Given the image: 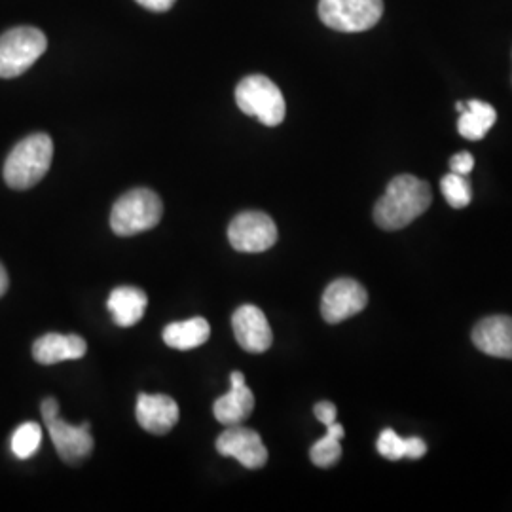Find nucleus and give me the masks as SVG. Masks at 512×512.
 <instances>
[{
  "instance_id": "f03ea898",
  "label": "nucleus",
  "mask_w": 512,
  "mask_h": 512,
  "mask_svg": "<svg viewBox=\"0 0 512 512\" xmlns=\"http://www.w3.org/2000/svg\"><path fill=\"white\" fill-rule=\"evenodd\" d=\"M54 160V143L46 133H33L19 141L4 164V181L14 190L37 186Z\"/></svg>"
},
{
  "instance_id": "2eb2a0df",
  "label": "nucleus",
  "mask_w": 512,
  "mask_h": 512,
  "mask_svg": "<svg viewBox=\"0 0 512 512\" xmlns=\"http://www.w3.org/2000/svg\"><path fill=\"white\" fill-rule=\"evenodd\" d=\"M86 351H88V344L78 334L50 332L40 336L33 344V357L38 365L44 366L82 359Z\"/></svg>"
},
{
  "instance_id": "6e6552de",
  "label": "nucleus",
  "mask_w": 512,
  "mask_h": 512,
  "mask_svg": "<svg viewBox=\"0 0 512 512\" xmlns=\"http://www.w3.org/2000/svg\"><path fill=\"white\" fill-rule=\"evenodd\" d=\"M368 304L365 287L349 277L332 281L323 293L321 315L330 325H338L349 317L361 313Z\"/></svg>"
},
{
  "instance_id": "cd10ccee",
  "label": "nucleus",
  "mask_w": 512,
  "mask_h": 512,
  "mask_svg": "<svg viewBox=\"0 0 512 512\" xmlns=\"http://www.w3.org/2000/svg\"><path fill=\"white\" fill-rule=\"evenodd\" d=\"M456 109H458L459 112H463V110H465V103H458V105H456Z\"/></svg>"
},
{
  "instance_id": "a878e982",
  "label": "nucleus",
  "mask_w": 512,
  "mask_h": 512,
  "mask_svg": "<svg viewBox=\"0 0 512 512\" xmlns=\"http://www.w3.org/2000/svg\"><path fill=\"white\" fill-rule=\"evenodd\" d=\"M40 412H42V420H52L55 416H59V403L55 401L54 397H48L40 406Z\"/></svg>"
},
{
  "instance_id": "f257e3e1",
  "label": "nucleus",
  "mask_w": 512,
  "mask_h": 512,
  "mask_svg": "<svg viewBox=\"0 0 512 512\" xmlns=\"http://www.w3.org/2000/svg\"><path fill=\"white\" fill-rule=\"evenodd\" d=\"M433 202L431 186L414 175H399L387 184L374 207V222L387 232L401 230L421 217Z\"/></svg>"
},
{
  "instance_id": "6ab92c4d",
  "label": "nucleus",
  "mask_w": 512,
  "mask_h": 512,
  "mask_svg": "<svg viewBox=\"0 0 512 512\" xmlns=\"http://www.w3.org/2000/svg\"><path fill=\"white\" fill-rule=\"evenodd\" d=\"M380 456L391 461H399V459L410 458L420 459L427 452V444L418 437H410V439H401L393 429H385L376 444Z\"/></svg>"
},
{
  "instance_id": "bb28decb",
  "label": "nucleus",
  "mask_w": 512,
  "mask_h": 512,
  "mask_svg": "<svg viewBox=\"0 0 512 512\" xmlns=\"http://www.w3.org/2000/svg\"><path fill=\"white\" fill-rule=\"evenodd\" d=\"M8 287H10V279H8V272L4 270V266L0 264V298L6 294L8 291Z\"/></svg>"
},
{
  "instance_id": "aec40b11",
  "label": "nucleus",
  "mask_w": 512,
  "mask_h": 512,
  "mask_svg": "<svg viewBox=\"0 0 512 512\" xmlns=\"http://www.w3.org/2000/svg\"><path fill=\"white\" fill-rule=\"evenodd\" d=\"M346 431L340 423H330L327 425V435L321 440H317L310 450L311 463L321 469L334 467L340 458H342V444L340 440L344 439Z\"/></svg>"
},
{
  "instance_id": "9d476101",
  "label": "nucleus",
  "mask_w": 512,
  "mask_h": 512,
  "mask_svg": "<svg viewBox=\"0 0 512 512\" xmlns=\"http://www.w3.org/2000/svg\"><path fill=\"white\" fill-rule=\"evenodd\" d=\"M44 423L50 437L54 440L59 458L63 459L67 465H78L92 456L93 437L90 433V423L71 425L61 420L59 416Z\"/></svg>"
},
{
  "instance_id": "f8f14e48",
  "label": "nucleus",
  "mask_w": 512,
  "mask_h": 512,
  "mask_svg": "<svg viewBox=\"0 0 512 512\" xmlns=\"http://www.w3.org/2000/svg\"><path fill=\"white\" fill-rule=\"evenodd\" d=\"M230 384V391L213 404V414L224 427L241 425L255 410V395L245 384L243 372H232Z\"/></svg>"
},
{
  "instance_id": "b1692460",
  "label": "nucleus",
  "mask_w": 512,
  "mask_h": 512,
  "mask_svg": "<svg viewBox=\"0 0 512 512\" xmlns=\"http://www.w3.org/2000/svg\"><path fill=\"white\" fill-rule=\"evenodd\" d=\"M313 414H315V418L321 421L323 425H330V423H334L336 421V406L334 404L329 403V401H323V403L315 404V408H313Z\"/></svg>"
},
{
  "instance_id": "393cba45",
  "label": "nucleus",
  "mask_w": 512,
  "mask_h": 512,
  "mask_svg": "<svg viewBox=\"0 0 512 512\" xmlns=\"http://www.w3.org/2000/svg\"><path fill=\"white\" fill-rule=\"evenodd\" d=\"M137 2L150 12H167L175 6L177 0H137Z\"/></svg>"
},
{
  "instance_id": "5701e85b",
  "label": "nucleus",
  "mask_w": 512,
  "mask_h": 512,
  "mask_svg": "<svg viewBox=\"0 0 512 512\" xmlns=\"http://www.w3.org/2000/svg\"><path fill=\"white\" fill-rule=\"evenodd\" d=\"M450 167H452V173H458V175H469L475 167V158L473 154L469 152H459L452 160H450Z\"/></svg>"
},
{
  "instance_id": "0eeeda50",
  "label": "nucleus",
  "mask_w": 512,
  "mask_h": 512,
  "mask_svg": "<svg viewBox=\"0 0 512 512\" xmlns=\"http://www.w3.org/2000/svg\"><path fill=\"white\" fill-rule=\"evenodd\" d=\"M228 239L239 253H264L277 241V226L266 213L245 211L230 222Z\"/></svg>"
},
{
  "instance_id": "20e7f679",
  "label": "nucleus",
  "mask_w": 512,
  "mask_h": 512,
  "mask_svg": "<svg viewBox=\"0 0 512 512\" xmlns=\"http://www.w3.org/2000/svg\"><path fill=\"white\" fill-rule=\"evenodd\" d=\"M236 103L243 114L256 116L264 126L275 128L285 120L287 105L281 90L268 76H245L236 88Z\"/></svg>"
},
{
  "instance_id": "4be33fe9",
  "label": "nucleus",
  "mask_w": 512,
  "mask_h": 512,
  "mask_svg": "<svg viewBox=\"0 0 512 512\" xmlns=\"http://www.w3.org/2000/svg\"><path fill=\"white\" fill-rule=\"evenodd\" d=\"M440 190H442L444 200L454 209H463V207H467L471 203L473 192H471V183H469V179L465 175L448 173L440 181Z\"/></svg>"
},
{
  "instance_id": "9b49d317",
  "label": "nucleus",
  "mask_w": 512,
  "mask_h": 512,
  "mask_svg": "<svg viewBox=\"0 0 512 512\" xmlns=\"http://www.w3.org/2000/svg\"><path fill=\"white\" fill-rule=\"evenodd\" d=\"M232 327L239 346L247 353H266L274 344V332L264 311L245 304L232 315Z\"/></svg>"
},
{
  "instance_id": "dca6fc26",
  "label": "nucleus",
  "mask_w": 512,
  "mask_h": 512,
  "mask_svg": "<svg viewBox=\"0 0 512 512\" xmlns=\"http://www.w3.org/2000/svg\"><path fill=\"white\" fill-rule=\"evenodd\" d=\"M147 306V294L137 287H118L110 293L107 302L114 323L120 327L137 325L145 317Z\"/></svg>"
},
{
  "instance_id": "f3484780",
  "label": "nucleus",
  "mask_w": 512,
  "mask_h": 512,
  "mask_svg": "<svg viewBox=\"0 0 512 512\" xmlns=\"http://www.w3.org/2000/svg\"><path fill=\"white\" fill-rule=\"evenodd\" d=\"M162 336L169 348L188 351V349L200 348L209 340L211 327L203 317H192L188 321L167 325Z\"/></svg>"
},
{
  "instance_id": "412c9836",
  "label": "nucleus",
  "mask_w": 512,
  "mask_h": 512,
  "mask_svg": "<svg viewBox=\"0 0 512 512\" xmlns=\"http://www.w3.org/2000/svg\"><path fill=\"white\" fill-rule=\"evenodd\" d=\"M42 444V427L35 421H27L19 425L12 435V454L18 459L33 458Z\"/></svg>"
},
{
  "instance_id": "39448f33",
  "label": "nucleus",
  "mask_w": 512,
  "mask_h": 512,
  "mask_svg": "<svg viewBox=\"0 0 512 512\" xmlns=\"http://www.w3.org/2000/svg\"><path fill=\"white\" fill-rule=\"evenodd\" d=\"M46 48V35L37 27H16L6 31L0 37V78H16L27 73Z\"/></svg>"
},
{
  "instance_id": "1a4fd4ad",
  "label": "nucleus",
  "mask_w": 512,
  "mask_h": 512,
  "mask_svg": "<svg viewBox=\"0 0 512 512\" xmlns=\"http://www.w3.org/2000/svg\"><path fill=\"white\" fill-rule=\"evenodd\" d=\"M217 450L220 456L238 459L247 469H260L268 463V450L262 437L255 429L232 425L217 439Z\"/></svg>"
},
{
  "instance_id": "4468645a",
  "label": "nucleus",
  "mask_w": 512,
  "mask_h": 512,
  "mask_svg": "<svg viewBox=\"0 0 512 512\" xmlns=\"http://www.w3.org/2000/svg\"><path fill=\"white\" fill-rule=\"evenodd\" d=\"M473 344L497 359H512V317L492 315L473 329Z\"/></svg>"
},
{
  "instance_id": "7ed1b4c3",
  "label": "nucleus",
  "mask_w": 512,
  "mask_h": 512,
  "mask_svg": "<svg viewBox=\"0 0 512 512\" xmlns=\"http://www.w3.org/2000/svg\"><path fill=\"white\" fill-rule=\"evenodd\" d=\"M164 203L154 190L135 188L114 203L110 213V228L118 236H137L160 224Z\"/></svg>"
},
{
  "instance_id": "423d86ee",
  "label": "nucleus",
  "mask_w": 512,
  "mask_h": 512,
  "mask_svg": "<svg viewBox=\"0 0 512 512\" xmlns=\"http://www.w3.org/2000/svg\"><path fill=\"white\" fill-rule=\"evenodd\" d=\"M384 14V0H319V18L340 33H363Z\"/></svg>"
},
{
  "instance_id": "a211bd4d",
  "label": "nucleus",
  "mask_w": 512,
  "mask_h": 512,
  "mask_svg": "<svg viewBox=\"0 0 512 512\" xmlns=\"http://www.w3.org/2000/svg\"><path fill=\"white\" fill-rule=\"evenodd\" d=\"M458 131L461 137L469 141H480L494 128L497 112L490 103L484 101H469L465 103V110L459 112Z\"/></svg>"
},
{
  "instance_id": "ddd939ff",
  "label": "nucleus",
  "mask_w": 512,
  "mask_h": 512,
  "mask_svg": "<svg viewBox=\"0 0 512 512\" xmlns=\"http://www.w3.org/2000/svg\"><path fill=\"white\" fill-rule=\"evenodd\" d=\"M135 416L139 425L152 435L169 433L179 421V404L167 395H147L137 397Z\"/></svg>"
}]
</instances>
